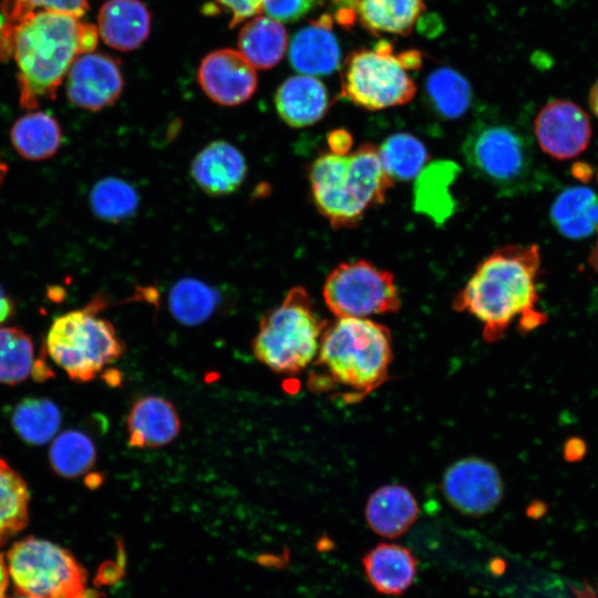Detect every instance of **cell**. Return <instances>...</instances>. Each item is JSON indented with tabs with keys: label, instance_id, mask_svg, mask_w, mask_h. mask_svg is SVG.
<instances>
[{
	"label": "cell",
	"instance_id": "obj_29",
	"mask_svg": "<svg viewBox=\"0 0 598 598\" xmlns=\"http://www.w3.org/2000/svg\"><path fill=\"white\" fill-rule=\"evenodd\" d=\"M169 309L181 323L193 327L208 320L217 309L219 296L206 283L185 278L176 282L169 292Z\"/></svg>",
	"mask_w": 598,
	"mask_h": 598
},
{
	"label": "cell",
	"instance_id": "obj_5",
	"mask_svg": "<svg viewBox=\"0 0 598 598\" xmlns=\"http://www.w3.org/2000/svg\"><path fill=\"white\" fill-rule=\"evenodd\" d=\"M327 324L306 288L295 286L261 318L254 354L274 372L296 374L316 359Z\"/></svg>",
	"mask_w": 598,
	"mask_h": 598
},
{
	"label": "cell",
	"instance_id": "obj_9",
	"mask_svg": "<svg viewBox=\"0 0 598 598\" xmlns=\"http://www.w3.org/2000/svg\"><path fill=\"white\" fill-rule=\"evenodd\" d=\"M416 86L398 56L393 44L379 40L372 49L352 51L341 72V96L357 106L379 111L411 102Z\"/></svg>",
	"mask_w": 598,
	"mask_h": 598
},
{
	"label": "cell",
	"instance_id": "obj_34",
	"mask_svg": "<svg viewBox=\"0 0 598 598\" xmlns=\"http://www.w3.org/2000/svg\"><path fill=\"white\" fill-rule=\"evenodd\" d=\"M87 10L86 0H4L2 13L3 27L11 25L23 16L34 11H52L74 17H82Z\"/></svg>",
	"mask_w": 598,
	"mask_h": 598
},
{
	"label": "cell",
	"instance_id": "obj_13",
	"mask_svg": "<svg viewBox=\"0 0 598 598\" xmlns=\"http://www.w3.org/2000/svg\"><path fill=\"white\" fill-rule=\"evenodd\" d=\"M66 94L76 106L100 111L115 103L123 91L118 63L102 53L79 55L66 74Z\"/></svg>",
	"mask_w": 598,
	"mask_h": 598
},
{
	"label": "cell",
	"instance_id": "obj_44",
	"mask_svg": "<svg viewBox=\"0 0 598 598\" xmlns=\"http://www.w3.org/2000/svg\"><path fill=\"white\" fill-rule=\"evenodd\" d=\"M7 173V166L0 162V185L6 176Z\"/></svg>",
	"mask_w": 598,
	"mask_h": 598
},
{
	"label": "cell",
	"instance_id": "obj_17",
	"mask_svg": "<svg viewBox=\"0 0 598 598\" xmlns=\"http://www.w3.org/2000/svg\"><path fill=\"white\" fill-rule=\"evenodd\" d=\"M276 110L291 127H306L319 122L330 107L324 84L311 75L288 78L275 95Z\"/></svg>",
	"mask_w": 598,
	"mask_h": 598
},
{
	"label": "cell",
	"instance_id": "obj_42",
	"mask_svg": "<svg viewBox=\"0 0 598 598\" xmlns=\"http://www.w3.org/2000/svg\"><path fill=\"white\" fill-rule=\"evenodd\" d=\"M589 106L595 116L598 117V79L589 91Z\"/></svg>",
	"mask_w": 598,
	"mask_h": 598
},
{
	"label": "cell",
	"instance_id": "obj_21",
	"mask_svg": "<svg viewBox=\"0 0 598 598\" xmlns=\"http://www.w3.org/2000/svg\"><path fill=\"white\" fill-rule=\"evenodd\" d=\"M370 528L385 538L403 535L416 520L419 505L412 492L403 485L390 484L374 491L365 505Z\"/></svg>",
	"mask_w": 598,
	"mask_h": 598
},
{
	"label": "cell",
	"instance_id": "obj_27",
	"mask_svg": "<svg viewBox=\"0 0 598 598\" xmlns=\"http://www.w3.org/2000/svg\"><path fill=\"white\" fill-rule=\"evenodd\" d=\"M58 405L47 398H27L19 402L11 416L17 434L27 443L43 445L58 432L61 424Z\"/></svg>",
	"mask_w": 598,
	"mask_h": 598
},
{
	"label": "cell",
	"instance_id": "obj_22",
	"mask_svg": "<svg viewBox=\"0 0 598 598\" xmlns=\"http://www.w3.org/2000/svg\"><path fill=\"white\" fill-rule=\"evenodd\" d=\"M549 216L557 231L564 237L586 238L598 225V197L587 186L565 188L553 202Z\"/></svg>",
	"mask_w": 598,
	"mask_h": 598
},
{
	"label": "cell",
	"instance_id": "obj_41",
	"mask_svg": "<svg viewBox=\"0 0 598 598\" xmlns=\"http://www.w3.org/2000/svg\"><path fill=\"white\" fill-rule=\"evenodd\" d=\"M9 573L7 563L0 554V598H6V591L8 587Z\"/></svg>",
	"mask_w": 598,
	"mask_h": 598
},
{
	"label": "cell",
	"instance_id": "obj_8",
	"mask_svg": "<svg viewBox=\"0 0 598 598\" xmlns=\"http://www.w3.org/2000/svg\"><path fill=\"white\" fill-rule=\"evenodd\" d=\"M7 567L19 595L30 598H96L84 568L65 548L27 537L12 545Z\"/></svg>",
	"mask_w": 598,
	"mask_h": 598
},
{
	"label": "cell",
	"instance_id": "obj_14",
	"mask_svg": "<svg viewBox=\"0 0 598 598\" xmlns=\"http://www.w3.org/2000/svg\"><path fill=\"white\" fill-rule=\"evenodd\" d=\"M205 94L224 106L239 105L257 89L256 68L238 50L220 49L207 54L198 69Z\"/></svg>",
	"mask_w": 598,
	"mask_h": 598
},
{
	"label": "cell",
	"instance_id": "obj_38",
	"mask_svg": "<svg viewBox=\"0 0 598 598\" xmlns=\"http://www.w3.org/2000/svg\"><path fill=\"white\" fill-rule=\"evenodd\" d=\"M352 145V135L343 128L333 130L328 135L329 152L340 155L347 154L351 151Z\"/></svg>",
	"mask_w": 598,
	"mask_h": 598
},
{
	"label": "cell",
	"instance_id": "obj_37",
	"mask_svg": "<svg viewBox=\"0 0 598 598\" xmlns=\"http://www.w3.org/2000/svg\"><path fill=\"white\" fill-rule=\"evenodd\" d=\"M333 6L337 22L347 29L353 27L358 19L359 0H333Z\"/></svg>",
	"mask_w": 598,
	"mask_h": 598
},
{
	"label": "cell",
	"instance_id": "obj_25",
	"mask_svg": "<svg viewBox=\"0 0 598 598\" xmlns=\"http://www.w3.org/2000/svg\"><path fill=\"white\" fill-rule=\"evenodd\" d=\"M10 140L25 159L43 161L52 157L62 143L58 121L45 112H32L19 117L11 127Z\"/></svg>",
	"mask_w": 598,
	"mask_h": 598
},
{
	"label": "cell",
	"instance_id": "obj_1",
	"mask_svg": "<svg viewBox=\"0 0 598 598\" xmlns=\"http://www.w3.org/2000/svg\"><path fill=\"white\" fill-rule=\"evenodd\" d=\"M540 269L537 245L499 247L477 265L452 307L482 323L486 342L498 341L514 322L523 333L532 331L546 321L537 307Z\"/></svg>",
	"mask_w": 598,
	"mask_h": 598
},
{
	"label": "cell",
	"instance_id": "obj_2",
	"mask_svg": "<svg viewBox=\"0 0 598 598\" xmlns=\"http://www.w3.org/2000/svg\"><path fill=\"white\" fill-rule=\"evenodd\" d=\"M97 28L80 18L52 11H34L2 27L0 56L11 53L17 69L20 104L32 110L55 96L74 60L92 52Z\"/></svg>",
	"mask_w": 598,
	"mask_h": 598
},
{
	"label": "cell",
	"instance_id": "obj_40",
	"mask_svg": "<svg viewBox=\"0 0 598 598\" xmlns=\"http://www.w3.org/2000/svg\"><path fill=\"white\" fill-rule=\"evenodd\" d=\"M13 312V302L6 291L0 287V323L8 319Z\"/></svg>",
	"mask_w": 598,
	"mask_h": 598
},
{
	"label": "cell",
	"instance_id": "obj_35",
	"mask_svg": "<svg viewBox=\"0 0 598 598\" xmlns=\"http://www.w3.org/2000/svg\"><path fill=\"white\" fill-rule=\"evenodd\" d=\"M318 0H262V11L268 17L283 22H291L308 13Z\"/></svg>",
	"mask_w": 598,
	"mask_h": 598
},
{
	"label": "cell",
	"instance_id": "obj_3",
	"mask_svg": "<svg viewBox=\"0 0 598 598\" xmlns=\"http://www.w3.org/2000/svg\"><path fill=\"white\" fill-rule=\"evenodd\" d=\"M391 333L368 318H338L327 324L317 354L319 375L311 381L319 390H346L343 400L358 402L381 386L392 362Z\"/></svg>",
	"mask_w": 598,
	"mask_h": 598
},
{
	"label": "cell",
	"instance_id": "obj_7",
	"mask_svg": "<svg viewBox=\"0 0 598 598\" xmlns=\"http://www.w3.org/2000/svg\"><path fill=\"white\" fill-rule=\"evenodd\" d=\"M104 300L56 317L47 334V352L72 380L87 382L117 360L125 346L114 326L96 313Z\"/></svg>",
	"mask_w": 598,
	"mask_h": 598
},
{
	"label": "cell",
	"instance_id": "obj_33",
	"mask_svg": "<svg viewBox=\"0 0 598 598\" xmlns=\"http://www.w3.org/2000/svg\"><path fill=\"white\" fill-rule=\"evenodd\" d=\"M93 213L107 221H120L135 213L138 195L132 185L117 177L100 179L91 189Z\"/></svg>",
	"mask_w": 598,
	"mask_h": 598
},
{
	"label": "cell",
	"instance_id": "obj_26",
	"mask_svg": "<svg viewBox=\"0 0 598 598\" xmlns=\"http://www.w3.org/2000/svg\"><path fill=\"white\" fill-rule=\"evenodd\" d=\"M425 97L433 112L442 118L463 116L472 102V87L466 78L456 70L441 66L426 78Z\"/></svg>",
	"mask_w": 598,
	"mask_h": 598
},
{
	"label": "cell",
	"instance_id": "obj_10",
	"mask_svg": "<svg viewBox=\"0 0 598 598\" xmlns=\"http://www.w3.org/2000/svg\"><path fill=\"white\" fill-rule=\"evenodd\" d=\"M322 296L337 318H368L401 308L393 274L365 259L336 266L324 280Z\"/></svg>",
	"mask_w": 598,
	"mask_h": 598
},
{
	"label": "cell",
	"instance_id": "obj_20",
	"mask_svg": "<svg viewBox=\"0 0 598 598\" xmlns=\"http://www.w3.org/2000/svg\"><path fill=\"white\" fill-rule=\"evenodd\" d=\"M362 565L371 586L380 594L399 596L414 582L417 564L411 550L398 544L381 543L363 557Z\"/></svg>",
	"mask_w": 598,
	"mask_h": 598
},
{
	"label": "cell",
	"instance_id": "obj_16",
	"mask_svg": "<svg viewBox=\"0 0 598 598\" xmlns=\"http://www.w3.org/2000/svg\"><path fill=\"white\" fill-rule=\"evenodd\" d=\"M332 25L331 16L326 13L295 33L289 47V61L296 71L317 76L339 69L341 52Z\"/></svg>",
	"mask_w": 598,
	"mask_h": 598
},
{
	"label": "cell",
	"instance_id": "obj_28",
	"mask_svg": "<svg viewBox=\"0 0 598 598\" xmlns=\"http://www.w3.org/2000/svg\"><path fill=\"white\" fill-rule=\"evenodd\" d=\"M29 502V489L21 475L0 458V546L28 524Z\"/></svg>",
	"mask_w": 598,
	"mask_h": 598
},
{
	"label": "cell",
	"instance_id": "obj_45",
	"mask_svg": "<svg viewBox=\"0 0 598 598\" xmlns=\"http://www.w3.org/2000/svg\"><path fill=\"white\" fill-rule=\"evenodd\" d=\"M12 598H30V597L24 596V595H19V596H17V597H12Z\"/></svg>",
	"mask_w": 598,
	"mask_h": 598
},
{
	"label": "cell",
	"instance_id": "obj_31",
	"mask_svg": "<svg viewBox=\"0 0 598 598\" xmlns=\"http://www.w3.org/2000/svg\"><path fill=\"white\" fill-rule=\"evenodd\" d=\"M96 450L92 440L83 432L68 430L59 434L49 450L53 471L65 478H75L94 465Z\"/></svg>",
	"mask_w": 598,
	"mask_h": 598
},
{
	"label": "cell",
	"instance_id": "obj_15",
	"mask_svg": "<svg viewBox=\"0 0 598 598\" xmlns=\"http://www.w3.org/2000/svg\"><path fill=\"white\" fill-rule=\"evenodd\" d=\"M196 185L210 196L234 193L244 182L247 164L241 152L225 141L207 144L190 165Z\"/></svg>",
	"mask_w": 598,
	"mask_h": 598
},
{
	"label": "cell",
	"instance_id": "obj_36",
	"mask_svg": "<svg viewBox=\"0 0 598 598\" xmlns=\"http://www.w3.org/2000/svg\"><path fill=\"white\" fill-rule=\"evenodd\" d=\"M218 2L229 11L230 27H235L262 11V0H218Z\"/></svg>",
	"mask_w": 598,
	"mask_h": 598
},
{
	"label": "cell",
	"instance_id": "obj_24",
	"mask_svg": "<svg viewBox=\"0 0 598 598\" xmlns=\"http://www.w3.org/2000/svg\"><path fill=\"white\" fill-rule=\"evenodd\" d=\"M425 11L424 0H359L358 19L374 35H410Z\"/></svg>",
	"mask_w": 598,
	"mask_h": 598
},
{
	"label": "cell",
	"instance_id": "obj_11",
	"mask_svg": "<svg viewBox=\"0 0 598 598\" xmlns=\"http://www.w3.org/2000/svg\"><path fill=\"white\" fill-rule=\"evenodd\" d=\"M442 491L452 507L462 514L477 517L496 508L504 495V484L493 463L470 456L446 468Z\"/></svg>",
	"mask_w": 598,
	"mask_h": 598
},
{
	"label": "cell",
	"instance_id": "obj_39",
	"mask_svg": "<svg viewBox=\"0 0 598 598\" xmlns=\"http://www.w3.org/2000/svg\"><path fill=\"white\" fill-rule=\"evenodd\" d=\"M396 56L406 71H415L422 66V52L419 50L411 49L402 51Z\"/></svg>",
	"mask_w": 598,
	"mask_h": 598
},
{
	"label": "cell",
	"instance_id": "obj_18",
	"mask_svg": "<svg viewBox=\"0 0 598 598\" xmlns=\"http://www.w3.org/2000/svg\"><path fill=\"white\" fill-rule=\"evenodd\" d=\"M181 431L175 406L164 398L148 395L137 400L127 417L132 447H159L171 443Z\"/></svg>",
	"mask_w": 598,
	"mask_h": 598
},
{
	"label": "cell",
	"instance_id": "obj_19",
	"mask_svg": "<svg viewBox=\"0 0 598 598\" xmlns=\"http://www.w3.org/2000/svg\"><path fill=\"white\" fill-rule=\"evenodd\" d=\"M96 28L107 45L131 51L148 37L151 13L138 0H109L99 11Z\"/></svg>",
	"mask_w": 598,
	"mask_h": 598
},
{
	"label": "cell",
	"instance_id": "obj_4",
	"mask_svg": "<svg viewBox=\"0 0 598 598\" xmlns=\"http://www.w3.org/2000/svg\"><path fill=\"white\" fill-rule=\"evenodd\" d=\"M310 195L317 210L334 229L353 228L384 203L393 179L378 146L364 143L347 154L326 152L310 165Z\"/></svg>",
	"mask_w": 598,
	"mask_h": 598
},
{
	"label": "cell",
	"instance_id": "obj_43",
	"mask_svg": "<svg viewBox=\"0 0 598 598\" xmlns=\"http://www.w3.org/2000/svg\"><path fill=\"white\" fill-rule=\"evenodd\" d=\"M596 230L598 233V225H597ZM588 261H589L591 268L596 272H598V238H597L596 244H595V246H594V248H592V250H591V252H590V255L588 257Z\"/></svg>",
	"mask_w": 598,
	"mask_h": 598
},
{
	"label": "cell",
	"instance_id": "obj_12",
	"mask_svg": "<svg viewBox=\"0 0 598 598\" xmlns=\"http://www.w3.org/2000/svg\"><path fill=\"white\" fill-rule=\"evenodd\" d=\"M591 134L587 113L568 100L546 103L534 120L538 146L555 159H571L580 155L588 147Z\"/></svg>",
	"mask_w": 598,
	"mask_h": 598
},
{
	"label": "cell",
	"instance_id": "obj_23",
	"mask_svg": "<svg viewBox=\"0 0 598 598\" xmlns=\"http://www.w3.org/2000/svg\"><path fill=\"white\" fill-rule=\"evenodd\" d=\"M238 48L257 69L277 65L287 50V32L280 21L268 16H255L240 30Z\"/></svg>",
	"mask_w": 598,
	"mask_h": 598
},
{
	"label": "cell",
	"instance_id": "obj_32",
	"mask_svg": "<svg viewBox=\"0 0 598 598\" xmlns=\"http://www.w3.org/2000/svg\"><path fill=\"white\" fill-rule=\"evenodd\" d=\"M34 348L31 337L17 327L0 328V383L18 384L31 373Z\"/></svg>",
	"mask_w": 598,
	"mask_h": 598
},
{
	"label": "cell",
	"instance_id": "obj_30",
	"mask_svg": "<svg viewBox=\"0 0 598 598\" xmlns=\"http://www.w3.org/2000/svg\"><path fill=\"white\" fill-rule=\"evenodd\" d=\"M384 169L392 179L416 177L429 159L424 144L410 133H394L378 147Z\"/></svg>",
	"mask_w": 598,
	"mask_h": 598
},
{
	"label": "cell",
	"instance_id": "obj_6",
	"mask_svg": "<svg viewBox=\"0 0 598 598\" xmlns=\"http://www.w3.org/2000/svg\"><path fill=\"white\" fill-rule=\"evenodd\" d=\"M462 154L468 169L504 196L529 192L540 181L530 140L512 124L476 121Z\"/></svg>",
	"mask_w": 598,
	"mask_h": 598
}]
</instances>
